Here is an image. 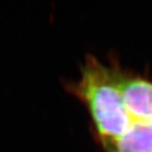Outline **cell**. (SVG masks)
I'll return each instance as SVG.
<instances>
[{
    "mask_svg": "<svg viewBox=\"0 0 152 152\" xmlns=\"http://www.w3.org/2000/svg\"><path fill=\"white\" fill-rule=\"evenodd\" d=\"M107 144L110 152H152V121H132Z\"/></svg>",
    "mask_w": 152,
    "mask_h": 152,
    "instance_id": "3957f363",
    "label": "cell"
},
{
    "mask_svg": "<svg viewBox=\"0 0 152 152\" xmlns=\"http://www.w3.org/2000/svg\"><path fill=\"white\" fill-rule=\"evenodd\" d=\"M126 109L133 121H152V83L138 78L118 77Z\"/></svg>",
    "mask_w": 152,
    "mask_h": 152,
    "instance_id": "7a4b0ae2",
    "label": "cell"
},
{
    "mask_svg": "<svg viewBox=\"0 0 152 152\" xmlns=\"http://www.w3.org/2000/svg\"><path fill=\"white\" fill-rule=\"evenodd\" d=\"M77 90L107 142L120 136L133 121L124 104L118 77L95 59L86 61Z\"/></svg>",
    "mask_w": 152,
    "mask_h": 152,
    "instance_id": "6da1fadb",
    "label": "cell"
}]
</instances>
